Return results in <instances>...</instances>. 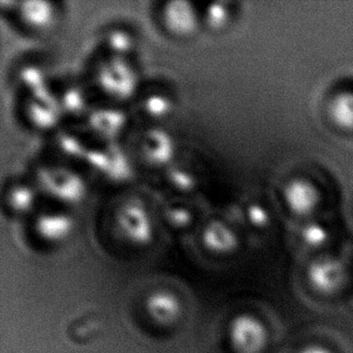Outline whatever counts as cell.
<instances>
[{"label":"cell","mask_w":353,"mask_h":353,"mask_svg":"<svg viewBox=\"0 0 353 353\" xmlns=\"http://www.w3.org/2000/svg\"><path fill=\"white\" fill-rule=\"evenodd\" d=\"M37 181L47 195L61 203L78 204L88 195V185L83 177L67 167H40L37 171Z\"/></svg>","instance_id":"cell-1"},{"label":"cell","mask_w":353,"mask_h":353,"mask_svg":"<svg viewBox=\"0 0 353 353\" xmlns=\"http://www.w3.org/2000/svg\"><path fill=\"white\" fill-rule=\"evenodd\" d=\"M97 83L101 92L111 100L125 102L135 96L139 77L125 57L112 55L99 67Z\"/></svg>","instance_id":"cell-2"},{"label":"cell","mask_w":353,"mask_h":353,"mask_svg":"<svg viewBox=\"0 0 353 353\" xmlns=\"http://www.w3.org/2000/svg\"><path fill=\"white\" fill-rule=\"evenodd\" d=\"M117 223L123 236L138 245H145L154 237V223L145 206L138 202L123 204L117 214Z\"/></svg>","instance_id":"cell-3"},{"label":"cell","mask_w":353,"mask_h":353,"mask_svg":"<svg viewBox=\"0 0 353 353\" xmlns=\"http://www.w3.org/2000/svg\"><path fill=\"white\" fill-rule=\"evenodd\" d=\"M26 114L32 127L40 131L54 129L63 115L61 101L48 86L32 92L26 104Z\"/></svg>","instance_id":"cell-4"},{"label":"cell","mask_w":353,"mask_h":353,"mask_svg":"<svg viewBox=\"0 0 353 353\" xmlns=\"http://www.w3.org/2000/svg\"><path fill=\"white\" fill-rule=\"evenodd\" d=\"M231 344L237 353H259L265 346L266 330L254 316H237L229 328Z\"/></svg>","instance_id":"cell-5"},{"label":"cell","mask_w":353,"mask_h":353,"mask_svg":"<svg viewBox=\"0 0 353 353\" xmlns=\"http://www.w3.org/2000/svg\"><path fill=\"white\" fill-rule=\"evenodd\" d=\"M162 21L169 34L189 38L199 28V16L193 3L185 0H171L162 10Z\"/></svg>","instance_id":"cell-6"},{"label":"cell","mask_w":353,"mask_h":353,"mask_svg":"<svg viewBox=\"0 0 353 353\" xmlns=\"http://www.w3.org/2000/svg\"><path fill=\"white\" fill-rule=\"evenodd\" d=\"M140 150L146 162L152 166L165 167L174 159L176 146L168 131L154 127L144 132L140 140Z\"/></svg>","instance_id":"cell-7"},{"label":"cell","mask_w":353,"mask_h":353,"mask_svg":"<svg viewBox=\"0 0 353 353\" xmlns=\"http://www.w3.org/2000/svg\"><path fill=\"white\" fill-rule=\"evenodd\" d=\"M128 117L123 111L117 108H99L88 117L90 131L102 138L112 141L119 137L127 127Z\"/></svg>","instance_id":"cell-8"},{"label":"cell","mask_w":353,"mask_h":353,"mask_svg":"<svg viewBox=\"0 0 353 353\" xmlns=\"http://www.w3.org/2000/svg\"><path fill=\"white\" fill-rule=\"evenodd\" d=\"M307 276L316 290L332 292L342 284L345 276L344 268L336 260L322 258L312 263Z\"/></svg>","instance_id":"cell-9"},{"label":"cell","mask_w":353,"mask_h":353,"mask_svg":"<svg viewBox=\"0 0 353 353\" xmlns=\"http://www.w3.org/2000/svg\"><path fill=\"white\" fill-rule=\"evenodd\" d=\"M284 199L294 214L305 216L313 212L317 205L319 194L309 181L295 179L285 188Z\"/></svg>","instance_id":"cell-10"},{"label":"cell","mask_w":353,"mask_h":353,"mask_svg":"<svg viewBox=\"0 0 353 353\" xmlns=\"http://www.w3.org/2000/svg\"><path fill=\"white\" fill-rule=\"evenodd\" d=\"M145 307L152 319L161 325H171L181 313L179 297L168 291L152 293L146 299Z\"/></svg>","instance_id":"cell-11"},{"label":"cell","mask_w":353,"mask_h":353,"mask_svg":"<svg viewBox=\"0 0 353 353\" xmlns=\"http://www.w3.org/2000/svg\"><path fill=\"white\" fill-rule=\"evenodd\" d=\"M34 228L44 241L59 243L65 241L73 232L74 220L70 214L63 212H47L37 218Z\"/></svg>","instance_id":"cell-12"},{"label":"cell","mask_w":353,"mask_h":353,"mask_svg":"<svg viewBox=\"0 0 353 353\" xmlns=\"http://www.w3.org/2000/svg\"><path fill=\"white\" fill-rule=\"evenodd\" d=\"M18 12L26 26L39 32L50 28L57 17L54 3L45 0L22 1L19 3Z\"/></svg>","instance_id":"cell-13"},{"label":"cell","mask_w":353,"mask_h":353,"mask_svg":"<svg viewBox=\"0 0 353 353\" xmlns=\"http://www.w3.org/2000/svg\"><path fill=\"white\" fill-rule=\"evenodd\" d=\"M202 241L210 251L216 253H228L237 245L234 231L222 221L214 220L204 227Z\"/></svg>","instance_id":"cell-14"},{"label":"cell","mask_w":353,"mask_h":353,"mask_svg":"<svg viewBox=\"0 0 353 353\" xmlns=\"http://www.w3.org/2000/svg\"><path fill=\"white\" fill-rule=\"evenodd\" d=\"M332 121L344 130H353V92H342L332 99L330 107Z\"/></svg>","instance_id":"cell-15"},{"label":"cell","mask_w":353,"mask_h":353,"mask_svg":"<svg viewBox=\"0 0 353 353\" xmlns=\"http://www.w3.org/2000/svg\"><path fill=\"white\" fill-rule=\"evenodd\" d=\"M36 200L34 190L23 183L13 185L6 196V202L10 210L20 214L30 212L34 208Z\"/></svg>","instance_id":"cell-16"},{"label":"cell","mask_w":353,"mask_h":353,"mask_svg":"<svg viewBox=\"0 0 353 353\" xmlns=\"http://www.w3.org/2000/svg\"><path fill=\"white\" fill-rule=\"evenodd\" d=\"M63 114L79 117L88 107V100L83 90L78 88H70L65 90L61 100Z\"/></svg>","instance_id":"cell-17"},{"label":"cell","mask_w":353,"mask_h":353,"mask_svg":"<svg viewBox=\"0 0 353 353\" xmlns=\"http://www.w3.org/2000/svg\"><path fill=\"white\" fill-rule=\"evenodd\" d=\"M106 150L108 156V170L106 175L113 179H123L127 176L130 170L129 161L121 148L117 145H109Z\"/></svg>","instance_id":"cell-18"},{"label":"cell","mask_w":353,"mask_h":353,"mask_svg":"<svg viewBox=\"0 0 353 353\" xmlns=\"http://www.w3.org/2000/svg\"><path fill=\"white\" fill-rule=\"evenodd\" d=\"M133 36L123 30H114L107 34L106 45L114 57H125L134 48Z\"/></svg>","instance_id":"cell-19"},{"label":"cell","mask_w":353,"mask_h":353,"mask_svg":"<svg viewBox=\"0 0 353 353\" xmlns=\"http://www.w3.org/2000/svg\"><path fill=\"white\" fill-rule=\"evenodd\" d=\"M143 110L150 119H163L172 110V102L162 94H152L144 101Z\"/></svg>","instance_id":"cell-20"},{"label":"cell","mask_w":353,"mask_h":353,"mask_svg":"<svg viewBox=\"0 0 353 353\" xmlns=\"http://www.w3.org/2000/svg\"><path fill=\"white\" fill-rule=\"evenodd\" d=\"M19 79L30 94L47 88L44 72L37 65H26L22 68L19 73Z\"/></svg>","instance_id":"cell-21"},{"label":"cell","mask_w":353,"mask_h":353,"mask_svg":"<svg viewBox=\"0 0 353 353\" xmlns=\"http://www.w3.org/2000/svg\"><path fill=\"white\" fill-rule=\"evenodd\" d=\"M228 10L223 3H212L205 10L204 20L210 28L218 30L226 24L228 20Z\"/></svg>","instance_id":"cell-22"},{"label":"cell","mask_w":353,"mask_h":353,"mask_svg":"<svg viewBox=\"0 0 353 353\" xmlns=\"http://www.w3.org/2000/svg\"><path fill=\"white\" fill-rule=\"evenodd\" d=\"M59 146L61 152H65L67 156L74 158L84 159L88 148H86L81 140L78 139L75 136L63 135L59 140Z\"/></svg>","instance_id":"cell-23"},{"label":"cell","mask_w":353,"mask_h":353,"mask_svg":"<svg viewBox=\"0 0 353 353\" xmlns=\"http://www.w3.org/2000/svg\"><path fill=\"white\" fill-rule=\"evenodd\" d=\"M170 181L174 188L181 191H191L196 185L193 175L181 169H176L170 173Z\"/></svg>","instance_id":"cell-24"},{"label":"cell","mask_w":353,"mask_h":353,"mask_svg":"<svg viewBox=\"0 0 353 353\" xmlns=\"http://www.w3.org/2000/svg\"><path fill=\"white\" fill-rule=\"evenodd\" d=\"M303 239L311 245H319L326 239V231L319 224H311L303 230Z\"/></svg>","instance_id":"cell-25"},{"label":"cell","mask_w":353,"mask_h":353,"mask_svg":"<svg viewBox=\"0 0 353 353\" xmlns=\"http://www.w3.org/2000/svg\"><path fill=\"white\" fill-rule=\"evenodd\" d=\"M191 214L185 208H172L168 212V219L173 225L185 226L191 221Z\"/></svg>","instance_id":"cell-26"},{"label":"cell","mask_w":353,"mask_h":353,"mask_svg":"<svg viewBox=\"0 0 353 353\" xmlns=\"http://www.w3.org/2000/svg\"><path fill=\"white\" fill-rule=\"evenodd\" d=\"M250 220L254 224H264L266 222V214L260 206H252L249 212Z\"/></svg>","instance_id":"cell-27"},{"label":"cell","mask_w":353,"mask_h":353,"mask_svg":"<svg viewBox=\"0 0 353 353\" xmlns=\"http://www.w3.org/2000/svg\"><path fill=\"white\" fill-rule=\"evenodd\" d=\"M301 353H332L327 349L324 348V347L321 346H310L307 347V348L303 349L301 351Z\"/></svg>","instance_id":"cell-28"}]
</instances>
